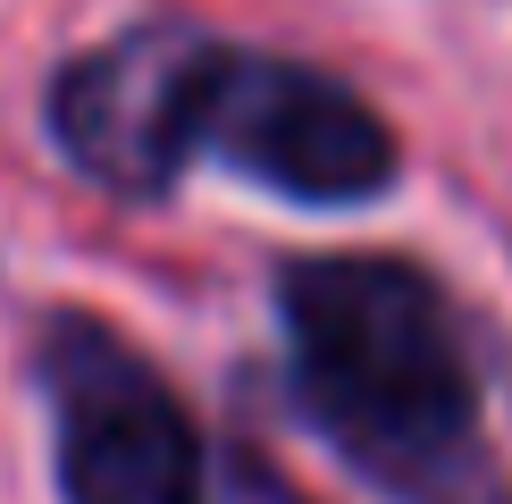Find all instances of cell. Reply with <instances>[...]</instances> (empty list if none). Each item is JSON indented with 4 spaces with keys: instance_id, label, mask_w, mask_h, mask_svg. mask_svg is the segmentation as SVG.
Masks as SVG:
<instances>
[{
    "instance_id": "obj_1",
    "label": "cell",
    "mask_w": 512,
    "mask_h": 504,
    "mask_svg": "<svg viewBox=\"0 0 512 504\" xmlns=\"http://www.w3.org/2000/svg\"><path fill=\"white\" fill-rule=\"evenodd\" d=\"M286 387L387 504H512L479 420V362L454 294L403 252H303L277 269Z\"/></svg>"
},
{
    "instance_id": "obj_2",
    "label": "cell",
    "mask_w": 512,
    "mask_h": 504,
    "mask_svg": "<svg viewBox=\"0 0 512 504\" xmlns=\"http://www.w3.org/2000/svg\"><path fill=\"white\" fill-rule=\"evenodd\" d=\"M34 387L51 404L59 504H210V446L185 395L101 311H51L34 336Z\"/></svg>"
},
{
    "instance_id": "obj_3",
    "label": "cell",
    "mask_w": 512,
    "mask_h": 504,
    "mask_svg": "<svg viewBox=\"0 0 512 504\" xmlns=\"http://www.w3.org/2000/svg\"><path fill=\"white\" fill-rule=\"evenodd\" d=\"M202 160L236 168L244 185H269L277 202H303V210L378 202L403 177L395 126L345 76L286 51H252V42H219V59H210Z\"/></svg>"
},
{
    "instance_id": "obj_5",
    "label": "cell",
    "mask_w": 512,
    "mask_h": 504,
    "mask_svg": "<svg viewBox=\"0 0 512 504\" xmlns=\"http://www.w3.org/2000/svg\"><path fill=\"white\" fill-rule=\"evenodd\" d=\"M210 504H311V496L294 488V479L277 471L269 454L227 446V454H219V471H210Z\"/></svg>"
},
{
    "instance_id": "obj_4",
    "label": "cell",
    "mask_w": 512,
    "mask_h": 504,
    "mask_svg": "<svg viewBox=\"0 0 512 504\" xmlns=\"http://www.w3.org/2000/svg\"><path fill=\"white\" fill-rule=\"evenodd\" d=\"M227 34L194 17H143L84 42L42 84V126L59 160L118 202H160L202 160V84Z\"/></svg>"
}]
</instances>
